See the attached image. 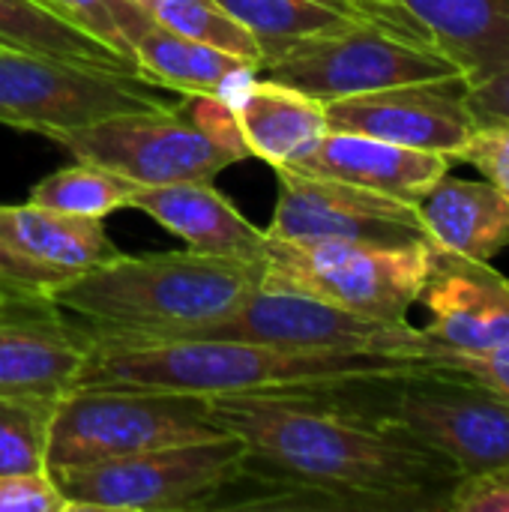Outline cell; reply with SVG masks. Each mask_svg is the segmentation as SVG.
Instances as JSON below:
<instances>
[{
	"instance_id": "23",
	"label": "cell",
	"mask_w": 509,
	"mask_h": 512,
	"mask_svg": "<svg viewBox=\"0 0 509 512\" xmlns=\"http://www.w3.org/2000/svg\"><path fill=\"white\" fill-rule=\"evenodd\" d=\"M0 45L138 75L135 63L120 57L102 39L90 36L42 0H0Z\"/></svg>"
},
{
	"instance_id": "4",
	"label": "cell",
	"mask_w": 509,
	"mask_h": 512,
	"mask_svg": "<svg viewBox=\"0 0 509 512\" xmlns=\"http://www.w3.org/2000/svg\"><path fill=\"white\" fill-rule=\"evenodd\" d=\"M315 387L360 420L444 453L462 474L509 465V405L468 375L408 363Z\"/></svg>"
},
{
	"instance_id": "26",
	"label": "cell",
	"mask_w": 509,
	"mask_h": 512,
	"mask_svg": "<svg viewBox=\"0 0 509 512\" xmlns=\"http://www.w3.org/2000/svg\"><path fill=\"white\" fill-rule=\"evenodd\" d=\"M165 30L249 60L261 72V51L252 33L216 0H138Z\"/></svg>"
},
{
	"instance_id": "24",
	"label": "cell",
	"mask_w": 509,
	"mask_h": 512,
	"mask_svg": "<svg viewBox=\"0 0 509 512\" xmlns=\"http://www.w3.org/2000/svg\"><path fill=\"white\" fill-rule=\"evenodd\" d=\"M216 3L228 9L252 33L261 51V69L312 36L363 21L357 12H351L336 0H216Z\"/></svg>"
},
{
	"instance_id": "33",
	"label": "cell",
	"mask_w": 509,
	"mask_h": 512,
	"mask_svg": "<svg viewBox=\"0 0 509 512\" xmlns=\"http://www.w3.org/2000/svg\"><path fill=\"white\" fill-rule=\"evenodd\" d=\"M48 3L54 12H60L63 18H69L72 24H78L81 30H87L90 36L102 39L108 48H114L120 57H126L120 51L117 42V30H114V3L117 0H42ZM129 60V57H126ZM132 63V60H129ZM138 69V66H135Z\"/></svg>"
},
{
	"instance_id": "15",
	"label": "cell",
	"mask_w": 509,
	"mask_h": 512,
	"mask_svg": "<svg viewBox=\"0 0 509 512\" xmlns=\"http://www.w3.org/2000/svg\"><path fill=\"white\" fill-rule=\"evenodd\" d=\"M417 303L426 306L423 327L441 351L483 354L509 342V279L486 261H471L432 243L429 276Z\"/></svg>"
},
{
	"instance_id": "12",
	"label": "cell",
	"mask_w": 509,
	"mask_h": 512,
	"mask_svg": "<svg viewBox=\"0 0 509 512\" xmlns=\"http://www.w3.org/2000/svg\"><path fill=\"white\" fill-rule=\"evenodd\" d=\"M279 201L270 240H345V243H414L429 240L417 204L354 183L276 168Z\"/></svg>"
},
{
	"instance_id": "2",
	"label": "cell",
	"mask_w": 509,
	"mask_h": 512,
	"mask_svg": "<svg viewBox=\"0 0 509 512\" xmlns=\"http://www.w3.org/2000/svg\"><path fill=\"white\" fill-rule=\"evenodd\" d=\"M264 282V258L201 252L117 255L66 279L48 303L75 315L87 333L111 345L177 342L228 318Z\"/></svg>"
},
{
	"instance_id": "35",
	"label": "cell",
	"mask_w": 509,
	"mask_h": 512,
	"mask_svg": "<svg viewBox=\"0 0 509 512\" xmlns=\"http://www.w3.org/2000/svg\"><path fill=\"white\" fill-rule=\"evenodd\" d=\"M9 300H12V291H9V288H6V285L0 282V312H3L6 306H9Z\"/></svg>"
},
{
	"instance_id": "16",
	"label": "cell",
	"mask_w": 509,
	"mask_h": 512,
	"mask_svg": "<svg viewBox=\"0 0 509 512\" xmlns=\"http://www.w3.org/2000/svg\"><path fill=\"white\" fill-rule=\"evenodd\" d=\"M114 30L120 51L138 66L144 81L171 87L183 96H222L234 105L258 78V69L249 60L159 27L138 0L114 3Z\"/></svg>"
},
{
	"instance_id": "8",
	"label": "cell",
	"mask_w": 509,
	"mask_h": 512,
	"mask_svg": "<svg viewBox=\"0 0 509 512\" xmlns=\"http://www.w3.org/2000/svg\"><path fill=\"white\" fill-rule=\"evenodd\" d=\"M246 447L234 435L51 471L69 512H207Z\"/></svg>"
},
{
	"instance_id": "14",
	"label": "cell",
	"mask_w": 509,
	"mask_h": 512,
	"mask_svg": "<svg viewBox=\"0 0 509 512\" xmlns=\"http://www.w3.org/2000/svg\"><path fill=\"white\" fill-rule=\"evenodd\" d=\"M396 36L447 54L468 84L509 69V0H336Z\"/></svg>"
},
{
	"instance_id": "19",
	"label": "cell",
	"mask_w": 509,
	"mask_h": 512,
	"mask_svg": "<svg viewBox=\"0 0 509 512\" xmlns=\"http://www.w3.org/2000/svg\"><path fill=\"white\" fill-rule=\"evenodd\" d=\"M129 207L147 213L201 255L258 261L267 252V231L252 225L222 192L210 186V180L138 186Z\"/></svg>"
},
{
	"instance_id": "3",
	"label": "cell",
	"mask_w": 509,
	"mask_h": 512,
	"mask_svg": "<svg viewBox=\"0 0 509 512\" xmlns=\"http://www.w3.org/2000/svg\"><path fill=\"white\" fill-rule=\"evenodd\" d=\"M399 366L408 363L366 354L291 351L240 339L111 345L90 336L75 387H156L201 396H246L315 387Z\"/></svg>"
},
{
	"instance_id": "20",
	"label": "cell",
	"mask_w": 509,
	"mask_h": 512,
	"mask_svg": "<svg viewBox=\"0 0 509 512\" xmlns=\"http://www.w3.org/2000/svg\"><path fill=\"white\" fill-rule=\"evenodd\" d=\"M426 237L462 258L495 261L509 246V201L489 180L444 174L417 201Z\"/></svg>"
},
{
	"instance_id": "7",
	"label": "cell",
	"mask_w": 509,
	"mask_h": 512,
	"mask_svg": "<svg viewBox=\"0 0 509 512\" xmlns=\"http://www.w3.org/2000/svg\"><path fill=\"white\" fill-rule=\"evenodd\" d=\"M432 240L345 243V240H270L264 282L270 291H294L330 306L405 324L429 276Z\"/></svg>"
},
{
	"instance_id": "30",
	"label": "cell",
	"mask_w": 509,
	"mask_h": 512,
	"mask_svg": "<svg viewBox=\"0 0 509 512\" xmlns=\"http://www.w3.org/2000/svg\"><path fill=\"white\" fill-rule=\"evenodd\" d=\"M0 282L12 294L48 300L54 294V288H60L66 282V276L45 267V264H39V261H33L21 249H15L12 240L0 231Z\"/></svg>"
},
{
	"instance_id": "22",
	"label": "cell",
	"mask_w": 509,
	"mask_h": 512,
	"mask_svg": "<svg viewBox=\"0 0 509 512\" xmlns=\"http://www.w3.org/2000/svg\"><path fill=\"white\" fill-rule=\"evenodd\" d=\"M0 231L15 249L63 273L66 279L120 255L102 219L39 207L33 201L12 207L0 204Z\"/></svg>"
},
{
	"instance_id": "13",
	"label": "cell",
	"mask_w": 509,
	"mask_h": 512,
	"mask_svg": "<svg viewBox=\"0 0 509 512\" xmlns=\"http://www.w3.org/2000/svg\"><path fill=\"white\" fill-rule=\"evenodd\" d=\"M468 87L465 75H450L333 99L324 102L327 129L357 132L414 150H435L453 159L477 129Z\"/></svg>"
},
{
	"instance_id": "27",
	"label": "cell",
	"mask_w": 509,
	"mask_h": 512,
	"mask_svg": "<svg viewBox=\"0 0 509 512\" xmlns=\"http://www.w3.org/2000/svg\"><path fill=\"white\" fill-rule=\"evenodd\" d=\"M57 399L0 393V477L48 471V432Z\"/></svg>"
},
{
	"instance_id": "31",
	"label": "cell",
	"mask_w": 509,
	"mask_h": 512,
	"mask_svg": "<svg viewBox=\"0 0 509 512\" xmlns=\"http://www.w3.org/2000/svg\"><path fill=\"white\" fill-rule=\"evenodd\" d=\"M447 512H509V465L462 474Z\"/></svg>"
},
{
	"instance_id": "18",
	"label": "cell",
	"mask_w": 509,
	"mask_h": 512,
	"mask_svg": "<svg viewBox=\"0 0 509 512\" xmlns=\"http://www.w3.org/2000/svg\"><path fill=\"white\" fill-rule=\"evenodd\" d=\"M450 162V156L435 150H414L357 132L327 129L309 156L282 168L354 183L417 204L444 174H450Z\"/></svg>"
},
{
	"instance_id": "25",
	"label": "cell",
	"mask_w": 509,
	"mask_h": 512,
	"mask_svg": "<svg viewBox=\"0 0 509 512\" xmlns=\"http://www.w3.org/2000/svg\"><path fill=\"white\" fill-rule=\"evenodd\" d=\"M138 183L129 177H120L102 165L78 162L69 168H60L39 180L30 192V201L39 207L75 213V216H93L105 219L108 213L129 207V198L135 195Z\"/></svg>"
},
{
	"instance_id": "34",
	"label": "cell",
	"mask_w": 509,
	"mask_h": 512,
	"mask_svg": "<svg viewBox=\"0 0 509 512\" xmlns=\"http://www.w3.org/2000/svg\"><path fill=\"white\" fill-rule=\"evenodd\" d=\"M468 105L477 126L509 123V69L468 87Z\"/></svg>"
},
{
	"instance_id": "9",
	"label": "cell",
	"mask_w": 509,
	"mask_h": 512,
	"mask_svg": "<svg viewBox=\"0 0 509 512\" xmlns=\"http://www.w3.org/2000/svg\"><path fill=\"white\" fill-rule=\"evenodd\" d=\"M186 339H240L291 351L366 354L405 363H429L441 354V345L408 321H375L306 294L270 288H258L228 318L207 324Z\"/></svg>"
},
{
	"instance_id": "29",
	"label": "cell",
	"mask_w": 509,
	"mask_h": 512,
	"mask_svg": "<svg viewBox=\"0 0 509 512\" xmlns=\"http://www.w3.org/2000/svg\"><path fill=\"white\" fill-rule=\"evenodd\" d=\"M0 512H69V507L51 471H27L0 477Z\"/></svg>"
},
{
	"instance_id": "5",
	"label": "cell",
	"mask_w": 509,
	"mask_h": 512,
	"mask_svg": "<svg viewBox=\"0 0 509 512\" xmlns=\"http://www.w3.org/2000/svg\"><path fill=\"white\" fill-rule=\"evenodd\" d=\"M78 162L102 165L138 186L213 180L249 159L234 105L222 96H186L177 108H141L99 117L51 135Z\"/></svg>"
},
{
	"instance_id": "11",
	"label": "cell",
	"mask_w": 509,
	"mask_h": 512,
	"mask_svg": "<svg viewBox=\"0 0 509 512\" xmlns=\"http://www.w3.org/2000/svg\"><path fill=\"white\" fill-rule=\"evenodd\" d=\"M267 78L297 87L318 102L360 96L411 81L462 75L441 51L396 36L372 21L312 36L261 69Z\"/></svg>"
},
{
	"instance_id": "1",
	"label": "cell",
	"mask_w": 509,
	"mask_h": 512,
	"mask_svg": "<svg viewBox=\"0 0 509 512\" xmlns=\"http://www.w3.org/2000/svg\"><path fill=\"white\" fill-rule=\"evenodd\" d=\"M210 408L246 447L213 510L447 512L462 477L444 453L360 420L318 387L210 396Z\"/></svg>"
},
{
	"instance_id": "21",
	"label": "cell",
	"mask_w": 509,
	"mask_h": 512,
	"mask_svg": "<svg viewBox=\"0 0 509 512\" xmlns=\"http://www.w3.org/2000/svg\"><path fill=\"white\" fill-rule=\"evenodd\" d=\"M234 117L249 153L273 168L300 162L327 132L324 102L267 75L237 96Z\"/></svg>"
},
{
	"instance_id": "10",
	"label": "cell",
	"mask_w": 509,
	"mask_h": 512,
	"mask_svg": "<svg viewBox=\"0 0 509 512\" xmlns=\"http://www.w3.org/2000/svg\"><path fill=\"white\" fill-rule=\"evenodd\" d=\"M150 81L0 45V123L57 135L117 111L162 108Z\"/></svg>"
},
{
	"instance_id": "17",
	"label": "cell",
	"mask_w": 509,
	"mask_h": 512,
	"mask_svg": "<svg viewBox=\"0 0 509 512\" xmlns=\"http://www.w3.org/2000/svg\"><path fill=\"white\" fill-rule=\"evenodd\" d=\"M87 351L90 333L66 327L54 303L39 315H15L9 300L0 312V393L60 399L75 387Z\"/></svg>"
},
{
	"instance_id": "32",
	"label": "cell",
	"mask_w": 509,
	"mask_h": 512,
	"mask_svg": "<svg viewBox=\"0 0 509 512\" xmlns=\"http://www.w3.org/2000/svg\"><path fill=\"white\" fill-rule=\"evenodd\" d=\"M432 366L453 369L459 375H468L480 384H486L492 393H498L509 405V342L483 351V354H456V351H441L438 357L429 360Z\"/></svg>"
},
{
	"instance_id": "28",
	"label": "cell",
	"mask_w": 509,
	"mask_h": 512,
	"mask_svg": "<svg viewBox=\"0 0 509 512\" xmlns=\"http://www.w3.org/2000/svg\"><path fill=\"white\" fill-rule=\"evenodd\" d=\"M453 162L474 165L509 201V123H486L456 150Z\"/></svg>"
},
{
	"instance_id": "6",
	"label": "cell",
	"mask_w": 509,
	"mask_h": 512,
	"mask_svg": "<svg viewBox=\"0 0 509 512\" xmlns=\"http://www.w3.org/2000/svg\"><path fill=\"white\" fill-rule=\"evenodd\" d=\"M228 435L210 396L156 387H75L54 405L48 471Z\"/></svg>"
}]
</instances>
